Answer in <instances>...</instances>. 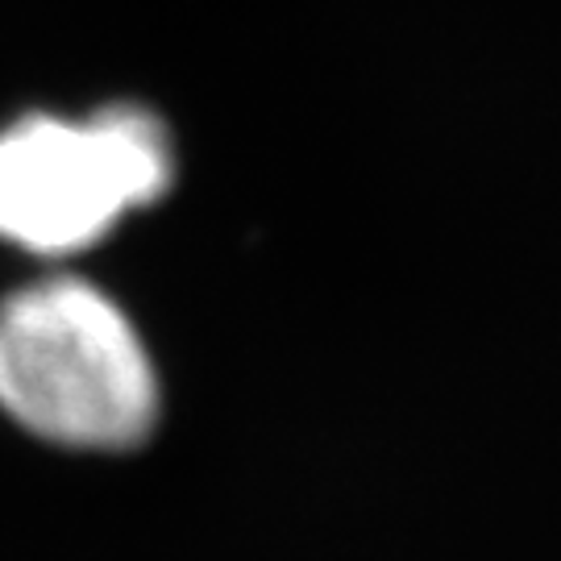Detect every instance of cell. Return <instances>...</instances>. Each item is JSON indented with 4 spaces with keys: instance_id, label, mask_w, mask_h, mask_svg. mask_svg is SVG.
Segmentation results:
<instances>
[{
    "instance_id": "6da1fadb",
    "label": "cell",
    "mask_w": 561,
    "mask_h": 561,
    "mask_svg": "<svg viewBox=\"0 0 561 561\" xmlns=\"http://www.w3.org/2000/svg\"><path fill=\"white\" fill-rule=\"evenodd\" d=\"M0 412L76 454H129L162 412L138 324L83 275H42L0 300Z\"/></svg>"
},
{
    "instance_id": "7a4b0ae2",
    "label": "cell",
    "mask_w": 561,
    "mask_h": 561,
    "mask_svg": "<svg viewBox=\"0 0 561 561\" xmlns=\"http://www.w3.org/2000/svg\"><path fill=\"white\" fill-rule=\"evenodd\" d=\"M175 183V141L159 113L117 101L88 117L25 113L0 129V241L34 259L101 245Z\"/></svg>"
}]
</instances>
